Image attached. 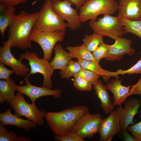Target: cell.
<instances>
[{
    "mask_svg": "<svg viewBox=\"0 0 141 141\" xmlns=\"http://www.w3.org/2000/svg\"><path fill=\"white\" fill-rule=\"evenodd\" d=\"M39 15V12L30 13L25 10L14 15L8 33L11 48L24 49L31 47L30 34Z\"/></svg>",
    "mask_w": 141,
    "mask_h": 141,
    "instance_id": "1",
    "label": "cell"
},
{
    "mask_svg": "<svg viewBox=\"0 0 141 141\" xmlns=\"http://www.w3.org/2000/svg\"><path fill=\"white\" fill-rule=\"evenodd\" d=\"M89 113V108L86 106H76L60 111L48 112L45 118L54 135L60 136L71 132L79 119Z\"/></svg>",
    "mask_w": 141,
    "mask_h": 141,
    "instance_id": "2",
    "label": "cell"
},
{
    "mask_svg": "<svg viewBox=\"0 0 141 141\" xmlns=\"http://www.w3.org/2000/svg\"><path fill=\"white\" fill-rule=\"evenodd\" d=\"M52 0H45L39 12V15L34 28L44 32L65 31L67 24L54 10Z\"/></svg>",
    "mask_w": 141,
    "mask_h": 141,
    "instance_id": "3",
    "label": "cell"
},
{
    "mask_svg": "<svg viewBox=\"0 0 141 141\" xmlns=\"http://www.w3.org/2000/svg\"><path fill=\"white\" fill-rule=\"evenodd\" d=\"M118 5L115 0H88L79 9L80 22L96 21L101 14H113L118 10Z\"/></svg>",
    "mask_w": 141,
    "mask_h": 141,
    "instance_id": "4",
    "label": "cell"
},
{
    "mask_svg": "<svg viewBox=\"0 0 141 141\" xmlns=\"http://www.w3.org/2000/svg\"><path fill=\"white\" fill-rule=\"evenodd\" d=\"M24 59H26L28 61L30 70L24 80L20 82V83L22 84L31 75L39 73L42 75L44 77L43 86L51 89L52 83L51 78L55 70L49 61L43 58H40L37 53L28 51L20 55L19 60L22 61Z\"/></svg>",
    "mask_w": 141,
    "mask_h": 141,
    "instance_id": "5",
    "label": "cell"
},
{
    "mask_svg": "<svg viewBox=\"0 0 141 141\" xmlns=\"http://www.w3.org/2000/svg\"><path fill=\"white\" fill-rule=\"evenodd\" d=\"M8 104L14 110L15 114L21 118L24 116L38 125L42 126L44 124V119L45 117L46 111L44 109L39 110L35 103H28L21 93L18 92L14 98Z\"/></svg>",
    "mask_w": 141,
    "mask_h": 141,
    "instance_id": "6",
    "label": "cell"
},
{
    "mask_svg": "<svg viewBox=\"0 0 141 141\" xmlns=\"http://www.w3.org/2000/svg\"><path fill=\"white\" fill-rule=\"evenodd\" d=\"M97 20H90L89 27L93 33L106 36L115 40L124 34L120 19L110 14H105Z\"/></svg>",
    "mask_w": 141,
    "mask_h": 141,
    "instance_id": "7",
    "label": "cell"
},
{
    "mask_svg": "<svg viewBox=\"0 0 141 141\" xmlns=\"http://www.w3.org/2000/svg\"><path fill=\"white\" fill-rule=\"evenodd\" d=\"M65 34V31L44 32L33 27L31 32L30 38L32 41L36 43L40 46L43 53V58L50 61L55 46L57 42L63 40Z\"/></svg>",
    "mask_w": 141,
    "mask_h": 141,
    "instance_id": "8",
    "label": "cell"
},
{
    "mask_svg": "<svg viewBox=\"0 0 141 141\" xmlns=\"http://www.w3.org/2000/svg\"><path fill=\"white\" fill-rule=\"evenodd\" d=\"M102 119L101 116L98 113L91 114L88 113L79 119L72 131L83 139L91 138L98 132Z\"/></svg>",
    "mask_w": 141,
    "mask_h": 141,
    "instance_id": "9",
    "label": "cell"
},
{
    "mask_svg": "<svg viewBox=\"0 0 141 141\" xmlns=\"http://www.w3.org/2000/svg\"><path fill=\"white\" fill-rule=\"evenodd\" d=\"M54 10L67 22L68 27L72 31L78 30L81 27L77 10L72 7L73 4L69 0H52Z\"/></svg>",
    "mask_w": 141,
    "mask_h": 141,
    "instance_id": "10",
    "label": "cell"
},
{
    "mask_svg": "<svg viewBox=\"0 0 141 141\" xmlns=\"http://www.w3.org/2000/svg\"><path fill=\"white\" fill-rule=\"evenodd\" d=\"M107 117L102 119L98 132L100 141H110L121 130L120 117L116 110L112 111Z\"/></svg>",
    "mask_w": 141,
    "mask_h": 141,
    "instance_id": "11",
    "label": "cell"
},
{
    "mask_svg": "<svg viewBox=\"0 0 141 141\" xmlns=\"http://www.w3.org/2000/svg\"><path fill=\"white\" fill-rule=\"evenodd\" d=\"M3 46L0 48V62L11 67L17 76H25L30 69L23 64L21 61L16 59L10 50V41L3 42Z\"/></svg>",
    "mask_w": 141,
    "mask_h": 141,
    "instance_id": "12",
    "label": "cell"
},
{
    "mask_svg": "<svg viewBox=\"0 0 141 141\" xmlns=\"http://www.w3.org/2000/svg\"><path fill=\"white\" fill-rule=\"evenodd\" d=\"M26 84L24 86H17L16 90L22 94L28 97L31 99L32 103H35L38 98L42 97L51 96L54 98H60L62 90L60 89L52 90L43 86L39 87L31 84L28 78L25 80Z\"/></svg>",
    "mask_w": 141,
    "mask_h": 141,
    "instance_id": "13",
    "label": "cell"
},
{
    "mask_svg": "<svg viewBox=\"0 0 141 141\" xmlns=\"http://www.w3.org/2000/svg\"><path fill=\"white\" fill-rule=\"evenodd\" d=\"M140 106L139 100L131 98L125 103L124 108L119 107L116 109L119 116L121 129L122 131L127 130L129 126L134 124L133 118L138 113Z\"/></svg>",
    "mask_w": 141,
    "mask_h": 141,
    "instance_id": "14",
    "label": "cell"
},
{
    "mask_svg": "<svg viewBox=\"0 0 141 141\" xmlns=\"http://www.w3.org/2000/svg\"><path fill=\"white\" fill-rule=\"evenodd\" d=\"M109 49L107 55L105 58L106 60L119 61L124 55L131 56L135 53V50L131 46L132 43L131 40L118 37Z\"/></svg>",
    "mask_w": 141,
    "mask_h": 141,
    "instance_id": "15",
    "label": "cell"
},
{
    "mask_svg": "<svg viewBox=\"0 0 141 141\" xmlns=\"http://www.w3.org/2000/svg\"><path fill=\"white\" fill-rule=\"evenodd\" d=\"M117 17L131 20L141 19V0H119Z\"/></svg>",
    "mask_w": 141,
    "mask_h": 141,
    "instance_id": "16",
    "label": "cell"
},
{
    "mask_svg": "<svg viewBox=\"0 0 141 141\" xmlns=\"http://www.w3.org/2000/svg\"><path fill=\"white\" fill-rule=\"evenodd\" d=\"M122 81L121 79L116 78L108 82L105 86L107 89L110 91L113 95L114 106L118 105L121 107L122 104L126 102V98L129 96L131 86H123L121 84Z\"/></svg>",
    "mask_w": 141,
    "mask_h": 141,
    "instance_id": "17",
    "label": "cell"
},
{
    "mask_svg": "<svg viewBox=\"0 0 141 141\" xmlns=\"http://www.w3.org/2000/svg\"><path fill=\"white\" fill-rule=\"evenodd\" d=\"M0 122L4 126L11 125L17 128H23L26 130L34 128L37 125L31 120H24L15 114H13L10 109L0 113Z\"/></svg>",
    "mask_w": 141,
    "mask_h": 141,
    "instance_id": "18",
    "label": "cell"
},
{
    "mask_svg": "<svg viewBox=\"0 0 141 141\" xmlns=\"http://www.w3.org/2000/svg\"><path fill=\"white\" fill-rule=\"evenodd\" d=\"M92 85L95 91V94L100 100L101 106L104 113L107 114L110 113L113 111L114 106L111 102L106 86L99 80Z\"/></svg>",
    "mask_w": 141,
    "mask_h": 141,
    "instance_id": "19",
    "label": "cell"
},
{
    "mask_svg": "<svg viewBox=\"0 0 141 141\" xmlns=\"http://www.w3.org/2000/svg\"><path fill=\"white\" fill-rule=\"evenodd\" d=\"M55 56L50 64L54 69L63 70L72 59L68 52L64 50L60 44H56L54 48Z\"/></svg>",
    "mask_w": 141,
    "mask_h": 141,
    "instance_id": "20",
    "label": "cell"
},
{
    "mask_svg": "<svg viewBox=\"0 0 141 141\" xmlns=\"http://www.w3.org/2000/svg\"><path fill=\"white\" fill-rule=\"evenodd\" d=\"M78 61L82 68L91 71L102 76L104 81L108 82L111 77L119 78V75L115 74L114 72L110 71L103 69L99 63L92 61L83 59L78 60Z\"/></svg>",
    "mask_w": 141,
    "mask_h": 141,
    "instance_id": "21",
    "label": "cell"
},
{
    "mask_svg": "<svg viewBox=\"0 0 141 141\" xmlns=\"http://www.w3.org/2000/svg\"><path fill=\"white\" fill-rule=\"evenodd\" d=\"M16 86L10 77L7 80H0V95L3 97L8 103L15 96L14 93Z\"/></svg>",
    "mask_w": 141,
    "mask_h": 141,
    "instance_id": "22",
    "label": "cell"
},
{
    "mask_svg": "<svg viewBox=\"0 0 141 141\" xmlns=\"http://www.w3.org/2000/svg\"><path fill=\"white\" fill-rule=\"evenodd\" d=\"M66 49L68 51L72 59L76 58L78 60H89L98 63L94 58L92 53L87 49L83 44L79 46H68Z\"/></svg>",
    "mask_w": 141,
    "mask_h": 141,
    "instance_id": "23",
    "label": "cell"
},
{
    "mask_svg": "<svg viewBox=\"0 0 141 141\" xmlns=\"http://www.w3.org/2000/svg\"><path fill=\"white\" fill-rule=\"evenodd\" d=\"M119 19L124 33H131L141 39V19L131 20L124 17Z\"/></svg>",
    "mask_w": 141,
    "mask_h": 141,
    "instance_id": "24",
    "label": "cell"
},
{
    "mask_svg": "<svg viewBox=\"0 0 141 141\" xmlns=\"http://www.w3.org/2000/svg\"><path fill=\"white\" fill-rule=\"evenodd\" d=\"M103 37L95 33L91 35L85 34L83 39V44L87 49L92 53L99 46L104 43Z\"/></svg>",
    "mask_w": 141,
    "mask_h": 141,
    "instance_id": "25",
    "label": "cell"
},
{
    "mask_svg": "<svg viewBox=\"0 0 141 141\" xmlns=\"http://www.w3.org/2000/svg\"><path fill=\"white\" fill-rule=\"evenodd\" d=\"M14 7L7 8L0 15V33L3 39L5 31L9 27L15 14Z\"/></svg>",
    "mask_w": 141,
    "mask_h": 141,
    "instance_id": "26",
    "label": "cell"
},
{
    "mask_svg": "<svg viewBox=\"0 0 141 141\" xmlns=\"http://www.w3.org/2000/svg\"><path fill=\"white\" fill-rule=\"evenodd\" d=\"M82 69L78 61H74L71 59L65 69L60 71L61 77L62 79H69L71 77L76 75Z\"/></svg>",
    "mask_w": 141,
    "mask_h": 141,
    "instance_id": "27",
    "label": "cell"
},
{
    "mask_svg": "<svg viewBox=\"0 0 141 141\" xmlns=\"http://www.w3.org/2000/svg\"><path fill=\"white\" fill-rule=\"evenodd\" d=\"M26 138L23 136H18L14 132L8 131L4 127V125L0 124V141H25Z\"/></svg>",
    "mask_w": 141,
    "mask_h": 141,
    "instance_id": "28",
    "label": "cell"
},
{
    "mask_svg": "<svg viewBox=\"0 0 141 141\" xmlns=\"http://www.w3.org/2000/svg\"><path fill=\"white\" fill-rule=\"evenodd\" d=\"M72 79L74 86L78 90L89 91L92 90V84L83 78L77 75Z\"/></svg>",
    "mask_w": 141,
    "mask_h": 141,
    "instance_id": "29",
    "label": "cell"
},
{
    "mask_svg": "<svg viewBox=\"0 0 141 141\" xmlns=\"http://www.w3.org/2000/svg\"><path fill=\"white\" fill-rule=\"evenodd\" d=\"M111 45L103 43L99 46L92 53V55L96 61L99 63V61L107 56L109 48Z\"/></svg>",
    "mask_w": 141,
    "mask_h": 141,
    "instance_id": "30",
    "label": "cell"
},
{
    "mask_svg": "<svg viewBox=\"0 0 141 141\" xmlns=\"http://www.w3.org/2000/svg\"><path fill=\"white\" fill-rule=\"evenodd\" d=\"M76 75L83 78L92 85L98 80L101 76L100 75L91 71L83 68Z\"/></svg>",
    "mask_w": 141,
    "mask_h": 141,
    "instance_id": "31",
    "label": "cell"
},
{
    "mask_svg": "<svg viewBox=\"0 0 141 141\" xmlns=\"http://www.w3.org/2000/svg\"><path fill=\"white\" fill-rule=\"evenodd\" d=\"M141 54V52H140ZM116 75H124L125 74H131L141 73V58L137 63L130 68L126 70L119 69L115 72Z\"/></svg>",
    "mask_w": 141,
    "mask_h": 141,
    "instance_id": "32",
    "label": "cell"
},
{
    "mask_svg": "<svg viewBox=\"0 0 141 141\" xmlns=\"http://www.w3.org/2000/svg\"><path fill=\"white\" fill-rule=\"evenodd\" d=\"M54 139L57 141H84L82 138L76 133L71 131L62 136H57L54 135Z\"/></svg>",
    "mask_w": 141,
    "mask_h": 141,
    "instance_id": "33",
    "label": "cell"
},
{
    "mask_svg": "<svg viewBox=\"0 0 141 141\" xmlns=\"http://www.w3.org/2000/svg\"><path fill=\"white\" fill-rule=\"evenodd\" d=\"M127 130L138 141H141V121L136 124L129 126Z\"/></svg>",
    "mask_w": 141,
    "mask_h": 141,
    "instance_id": "34",
    "label": "cell"
},
{
    "mask_svg": "<svg viewBox=\"0 0 141 141\" xmlns=\"http://www.w3.org/2000/svg\"><path fill=\"white\" fill-rule=\"evenodd\" d=\"M13 73H15L14 70L7 68L4 64L0 62V79L7 80L10 78V75Z\"/></svg>",
    "mask_w": 141,
    "mask_h": 141,
    "instance_id": "35",
    "label": "cell"
},
{
    "mask_svg": "<svg viewBox=\"0 0 141 141\" xmlns=\"http://www.w3.org/2000/svg\"><path fill=\"white\" fill-rule=\"evenodd\" d=\"M27 0H0V4L6 8L25 3Z\"/></svg>",
    "mask_w": 141,
    "mask_h": 141,
    "instance_id": "36",
    "label": "cell"
},
{
    "mask_svg": "<svg viewBox=\"0 0 141 141\" xmlns=\"http://www.w3.org/2000/svg\"><path fill=\"white\" fill-rule=\"evenodd\" d=\"M129 96L133 95H139L141 96V78L135 84L131 86Z\"/></svg>",
    "mask_w": 141,
    "mask_h": 141,
    "instance_id": "37",
    "label": "cell"
},
{
    "mask_svg": "<svg viewBox=\"0 0 141 141\" xmlns=\"http://www.w3.org/2000/svg\"><path fill=\"white\" fill-rule=\"evenodd\" d=\"M40 0H36L34 1L32 3L33 5ZM73 4H74L76 7V9L77 10L83 5V4L88 0H69Z\"/></svg>",
    "mask_w": 141,
    "mask_h": 141,
    "instance_id": "38",
    "label": "cell"
},
{
    "mask_svg": "<svg viewBox=\"0 0 141 141\" xmlns=\"http://www.w3.org/2000/svg\"><path fill=\"white\" fill-rule=\"evenodd\" d=\"M123 131L124 139L125 141H138L133 136L130 135L127 131V130Z\"/></svg>",
    "mask_w": 141,
    "mask_h": 141,
    "instance_id": "39",
    "label": "cell"
},
{
    "mask_svg": "<svg viewBox=\"0 0 141 141\" xmlns=\"http://www.w3.org/2000/svg\"><path fill=\"white\" fill-rule=\"evenodd\" d=\"M5 101V99L1 96L0 95V103H4Z\"/></svg>",
    "mask_w": 141,
    "mask_h": 141,
    "instance_id": "40",
    "label": "cell"
},
{
    "mask_svg": "<svg viewBox=\"0 0 141 141\" xmlns=\"http://www.w3.org/2000/svg\"><path fill=\"white\" fill-rule=\"evenodd\" d=\"M139 101V102H140V106H141V99H140V100ZM139 117L140 118H141V109L140 111V113L139 115Z\"/></svg>",
    "mask_w": 141,
    "mask_h": 141,
    "instance_id": "41",
    "label": "cell"
},
{
    "mask_svg": "<svg viewBox=\"0 0 141 141\" xmlns=\"http://www.w3.org/2000/svg\"><path fill=\"white\" fill-rule=\"evenodd\" d=\"M140 74H141V73Z\"/></svg>",
    "mask_w": 141,
    "mask_h": 141,
    "instance_id": "42",
    "label": "cell"
}]
</instances>
